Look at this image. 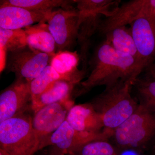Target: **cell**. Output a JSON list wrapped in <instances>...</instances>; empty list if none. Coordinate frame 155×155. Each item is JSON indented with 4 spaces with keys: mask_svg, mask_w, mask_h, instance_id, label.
I'll list each match as a JSON object with an SVG mask.
<instances>
[{
    "mask_svg": "<svg viewBox=\"0 0 155 155\" xmlns=\"http://www.w3.org/2000/svg\"><path fill=\"white\" fill-rule=\"evenodd\" d=\"M91 72L80 84L75 95L84 94L97 86H112L120 81L134 83L142 71L129 55L116 51L106 39L97 48L90 63Z\"/></svg>",
    "mask_w": 155,
    "mask_h": 155,
    "instance_id": "6da1fadb",
    "label": "cell"
},
{
    "mask_svg": "<svg viewBox=\"0 0 155 155\" xmlns=\"http://www.w3.org/2000/svg\"><path fill=\"white\" fill-rule=\"evenodd\" d=\"M133 84L129 81H120L105 87L90 102L101 116L105 131L113 134L138 108V101L131 94Z\"/></svg>",
    "mask_w": 155,
    "mask_h": 155,
    "instance_id": "7a4b0ae2",
    "label": "cell"
},
{
    "mask_svg": "<svg viewBox=\"0 0 155 155\" xmlns=\"http://www.w3.org/2000/svg\"><path fill=\"white\" fill-rule=\"evenodd\" d=\"M120 1L114 0L75 1L78 12L77 42L80 47L82 70L86 71L91 38L98 32L102 16L107 17L115 13Z\"/></svg>",
    "mask_w": 155,
    "mask_h": 155,
    "instance_id": "3957f363",
    "label": "cell"
},
{
    "mask_svg": "<svg viewBox=\"0 0 155 155\" xmlns=\"http://www.w3.org/2000/svg\"><path fill=\"white\" fill-rule=\"evenodd\" d=\"M155 137V113L139 104L135 112L114 130L112 137L120 151L143 149Z\"/></svg>",
    "mask_w": 155,
    "mask_h": 155,
    "instance_id": "277c9868",
    "label": "cell"
},
{
    "mask_svg": "<svg viewBox=\"0 0 155 155\" xmlns=\"http://www.w3.org/2000/svg\"><path fill=\"white\" fill-rule=\"evenodd\" d=\"M31 122L26 112L0 122V148L12 155H33L38 151Z\"/></svg>",
    "mask_w": 155,
    "mask_h": 155,
    "instance_id": "5b68a950",
    "label": "cell"
},
{
    "mask_svg": "<svg viewBox=\"0 0 155 155\" xmlns=\"http://www.w3.org/2000/svg\"><path fill=\"white\" fill-rule=\"evenodd\" d=\"M54 55L42 52L27 45L6 53L5 71L14 73L16 78L30 81L50 65Z\"/></svg>",
    "mask_w": 155,
    "mask_h": 155,
    "instance_id": "8992f818",
    "label": "cell"
},
{
    "mask_svg": "<svg viewBox=\"0 0 155 155\" xmlns=\"http://www.w3.org/2000/svg\"><path fill=\"white\" fill-rule=\"evenodd\" d=\"M78 12L73 7L59 8L51 13L47 24L54 39L57 53L69 51L76 44L78 33Z\"/></svg>",
    "mask_w": 155,
    "mask_h": 155,
    "instance_id": "52a82bcc",
    "label": "cell"
},
{
    "mask_svg": "<svg viewBox=\"0 0 155 155\" xmlns=\"http://www.w3.org/2000/svg\"><path fill=\"white\" fill-rule=\"evenodd\" d=\"M74 105V101L70 99L44 106L34 112L31 123L39 145L66 121L69 110Z\"/></svg>",
    "mask_w": 155,
    "mask_h": 155,
    "instance_id": "ba28073f",
    "label": "cell"
},
{
    "mask_svg": "<svg viewBox=\"0 0 155 155\" xmlns=\"http://www.w3.org/2000/svg\"><path fill=\"white\" fill-rule=\"evenodd\" d=\"M130 26L143 71L155 61V14H144Z\"/></svg>",
    "mask_w": 155,
    "mask_h": 155,
    "instance_id": "9c48e42d",
    "label": "cell"
},
{
    "mask_svg": "<svg viewBox=\"0 0 155 155\" xmlns=\"http://www.w3.org/2000/svg\"><path fill=\"white\" fill-rule=\"evenodd\" d=\"M31 104L28 81L16 78L0 94V122L26 113Z\"/></svg>",
    "mask_w": 155,
    "mask_h": 155,
    "instance_id": "30bf717a",
    "label": "cell"
},
{
    "mask_svg": "<svg viewBox=\"0 0 155 155\" xmlns=\"http://www.w3.org/2000/svg\"><path fill=\"white\" fill-rule=\"evenodd\" d=\"M112 136V134L108 132L93 134L79 132L66 120L56 131L41 143L38 150L45 147L54 146L63 151L66 155H69L88 142L98 139H110Z\"/></svg>",
    "mask_w": 155,
    "mask_h": 155,
    "instance_id": "8fae6325",
    "label": "cell"
},
{
    "mask_svg": "<svg viewBox=\"0 0 155 155\" xmlns=\"http://www.w3.org/2000/svg\"><path fill=\"white\" fill-rule=\"evenodd\" d=\"M155 14V0H131L119 6L116 12L102 20L98 32L106 34L114 28L130 25L139 17Z\"/></svg>",
    "mask_w": 155,
    "mask_h": 155,
    "instance_id": "7c38bea8",
    "label": "cell"
},
{
    "mask_svg": "<svg viewBox=\"0 0 155 155\" xmlns=\"http://www.w3.org/2000/svg\"><path fill=\"white\" fill-rule=\"evenodd\" d=\"M53 11H31L13 6L1 7L0 28L17 30L23 29L35 23L47 22Z\"/></svg>",
    "mask_w": 155,
    "mask_h": 155,
    "instance_id": "4fadbf2b",
    "label": "cell"
},
{
    "mask_svg": "<svg viewBox=\"0 0 155 155\" xmlns=\"http://www.w3.org/2000/svg\"><path fill=\"white\" fill-rule=\"evenodd\" d=\"M66 121L75 130L82 133L93 134L110 133L104 130L101 116L90 102L74 104L69 110Z\"/></svg>",
    "mask_w": 155,
    "mask_h": 155,
    "instance_id": "5bb4252c",
    "label": "cell"
},
{
    "mask_svg": "<svg viewBox=\"0 0 155 155\" xmlns=\"http://www.w3.org/2000/svg\"><path fill=\"white\" fill-rule=\"evenodd\" d=\"M80 58L77 52L65 51L56 53L51 65L64 80L78 84L81 82L85 71L78 68Z\"/></svg>",
    "mask_w": 155,
    "mask_h": 155,
    "instance_id": "9a60e30c",
    "label": "cell"
},
{
    "mask_svg": "<svg viewBox=\"0 0 155 155\" xmlns=\"http://www.w3.org/2000/svg\"><path fill=\"white\" fill-rule=\"evenodd\" d=\"M76 85L63 79L56 81L44 92L31 101V109L35 112L44 106L72 99Z\"/></svg>",
    "mask_w": 155,
    "mask_h": 155,
    "instance_id": "2e32d148",
    "label": "cell"
},
{
    "mask_svg": "<svg viewBox=\"0 0 155 155\" xmlns=\"http://www.w3.org/2000/svg\"><path fill=\"white\" fill-rule=\"evenodd\" d=\"M27 45L35 49L54 55L57 53L54 39L46 22H40L23 28Z\"/></svg>",
    "mask_w": 155,
    "mask_h": 155,
    "instance_id": "e0dca14e",
    "label": "cell"
},
{
    "mask_svg": "<svg viewBox=\"0 0 155 155\" xmlns=\"http://www.w3.org/2000/svg\"><path fill=\"white\" fill-rule=\"evenodd\" d=\"M105 35L106 40L116 51L133 57L143 72L140 67L139 56L130 27H117L108 31Z\"/></svg>",
    "mask_w": 155,
    "mask_h": 155,
    "instance_id": "ac0fdd59",
    "label": "cell"
},
{
    "mask_svg": "<svg viewBox=\"0 0 155 155\" xmlns=\"http://www.w3.org/2000/svg\"><path fill=\"white\" fill-rule=\"evenodd\" d=\"M74 1L67 0H4L1 1L0 8L6 6H17L31 11H53L56 8H69L72 7Z\"/></svg>",
    "mask_w": 155,
    "mask_h": 155,
    "instance_id": "d6986e66",
    "label": "cell"
},
{
    "mask_svg": "<svg viewBox=\"0 0 155 155\" xmlns=\"http://www.w3.org/2000/svg\"><path fill=\"white\" fill-rule=\"evenodd\" d=\"M133 86L135 88L139 104L155 113V80L139 77Z\"/></svg>",
    "mask_w": 155,
    "mask_h": 155,
    "instance_id": "ffe728a7",
    "label": "cell"
},
{
    "mask_svg": "<svg viewBox=\"0 0 155 155\" xmlns=\"http://www.w3.org/2000/svg\"><path fill=\"white\" fill-rule=\"evenodd\" d=\"M120 151L109 139L102 138L88 142L68 155H120Z\"/></svg>",
    "mask_w": 155,
    "mask_h": 155,
    "instance_id": "44dd1931",
    "label": "cell"
},
{
    "mask_svg": "<svg viewBox=\"0 0 155 155\" xmlns=\"http://www.w3.org/2000/svg\"><path fill=\"white\" fill-rule=\"evenodd\" d=\"M63 79L51 65H48L36 78L28 81L31 101L40 95L54 82Z\"/></svg>",
    "mask_w": 155,
    "mask_h": 155,
    "instance_id": "7402d4cb",
    "label": "cell"
},
{
    "mask_svg": "<svg viewBox=\"0 0 155 155\" xmlns=\"http://www.w3.org/2000/svg\"><path fill=\"white\" fill-rule=\"evenodd\" d=\"M24 29L10 30L0 28L1 49L6 53L12 51L27 45Z\"/></svg>",
    "mask_w": 155,
    "mask_h": 155,
    "instance_id": "603a6c76",
    "label": "cell"
},
{
    "mask_svg": "<svg viewBox=\"0 0 155 155\" xmlns=\"http://www.w3.org/2000/svg\"><path fill=\"white\" fill-rule=\"evenodd\" d=\"M48 149L45 150L41 155H65L63 151L54 146L48 147Z\"/></svg>",
    "mask_w": 155,
    "mask_h": 155,
    "instance_id": "cb8c5ba5",
    "label": "cell"
},
{
    "mask_svg": "<svg viewBox=\"0 0 155 155\" xmlns=\"http://www.w3.org/2000/svg\"><path fill=\"white\" fill-rule=\"evenodd\" d=\"M145 76L155 80V61L145 69Z\"/></svg>",
    "mask_w": 155,
    "mask_h": 155,
    "instance_id": "d4e9b609",
    "label": "cell"
},
{
    "mask_svg": "<svg viewBox=\"0 0 155 155\" xmlns=\"http://www.w3.org/2000/svg\"><path fill=\"white\" fill-rule=\"evenodd\" d=\"M137 151L133 150H127L120 151V155H140L137 153Z\"/></svg>",
    "mask_w": 155,
    "mask_h": 155,
    "instance_id": "484cf974",
    "label": "cell"
},
{
    "mask_svg": "<svg viewBox=\"0 0 155 155\" xmlns=\"http://www.w3.org/2000/svg\"><path fill=\"white\" fill-rule=\"evenodd\" d=\"M0 155H12L5 150L0 148Z\"/></svg>",
    "mask_w": 155,
    "mask_h": 155,
    "instance_id": "4316f807",
    "label": "cell"
}]
</instances>
